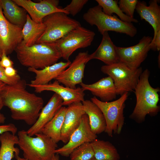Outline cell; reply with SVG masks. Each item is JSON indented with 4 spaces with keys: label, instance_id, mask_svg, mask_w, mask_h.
Masks as SVG:
<instances>
[{
    "label": "cell",
    "instance_id": "1",
    "mask_svg": "<svg viewBox=\"0 0 160 160\" xmlns=\"http://www.w3.org/2000/svg\"><path fill=\"white\" fill-rule=\"evenodd\" d=\"M26 85L21 79L13 85L5 84L0 92L4 106L10 110L12 118L32 126L38 118L44 102L42 97L27 91Z\"/></svg>",
    "mask_w": 160,
    "mask_h": 160
},
{
    "label": "cell",
    "instance_id": "2",
    "mask_svg": "<svg viewBox=\"0 0 160 160\" xmlns=\"http://www.w3.org/2000/svg\"><path fill=\"white\" fill-rule=\"evenodd\" d=\"M150 74L147 69L143 71L134 90L136 104L129 118L137 123L144 121L147 115L154 116L160 111L158 104L160 89L154 88L151 85L148 80Z\"/></svg>",
    "mask_w": 160,
    "mask_h": 160
},
{
    "label": "cell",
    "instance_id": "3",
    "mask_svg": "<svg viewBox=\"0 0 160 160\" xmlns=\"http://www.w3.org/2000/svg\"><path fill=\"white\" fill-rule=\"evenodd\" d=\"M15 51L21 65L36 69L52 65L61 58L54 42L37 43L28 47L22 41Z\"/></svg>",
    "mask_w": 160,
    "mask_h": 160
},
{
    "label": "cell",
    "instance_id": "4",
    "mask_svg": "<svg viewBox=\"0 0 160 160\" xmlns=\"http://www.w3.org/2000/svg\"><path fill=\"white\" fill-rule=\"evenodd\" d=\"M35 135L30 136L24 130L18 132V145L23 151L24 158L28 160H51L55 154L57 143L42 133Z\"/></svg>",
    "mask_w": 160,
    "mask_h": 160
},
{
    "label": "cell",
    "instance_id": "5",
    "mask_svg": "<svg viewBox=\"0 0 160 160\" xmlns=\"http://www.w3.org/2000/svg\"><path fill=\"white\" fill-rule=\"evenodd\" d=\"M83 18L91 25L96 26L102 35L111 31L133 37L137 32L136 28L132 23L124 22L117 16L105 14L98 5L89 8L83 15Z\"/></svg>",
    "mask_w": 160,
    "mask_h": 160
},
{
    "label": "cell",
    "instance_id": "6",
    "mask_svg": "<svg viewBox=\"0 0 160 160\" xmlns=\"http://www.w3.org/2000/svg\"><path fill=\"white\" fill-rule=\"evenodd\" d=\"M62 12L51 14L43 20L45 30L37 43H51L60 39L71 30L80 26V23Z\"/></svg>",
    "mask_w": 160,
    "mask_h": 160
},
{
    "label": "cell",
    "instance_id": "7",
    "mask_svg": "<svg viewBox=\"0 0 160 160\" xmlns=\"http://www.w3.org/2000/svg\"><path fill=\"white\" fill-rule=\"evenodd\" d=\"M128 97V92H125L117 100L109 102L102 101L95 96L91 98L104 115L106 123L104 132L109 136L112 137L113 134L121 133L124 121L125 102Z\"/></svg>",
    "mask_w": 160,
    "mask_h": 160
},
{
    "label": "cell",
    "instance_id": "8",
    "mask_svg": "<svg viewBox=\"0 0 160 160\" xmlns=\"http://www.w3.org/2000/svg\"><path fill=\"white\" fill-rule=\"evenodd\" d=\"M101 71L113 79L117 95L134 91L140 76L143 72L141 67L131 68L119 62L110 65L102 66Z\"/></svg>",
    "mask_w": 160,
    "mask_h": 160
},
{
    "label": "cell",
    "instance_id": "9",
    "mask_svg": "<svg viewBox=\"0 0 160 160\" xmlns=\"http://www.w3.org/2000/svg\"><path fill=\"white\" fill-rule=\"evenodd\" d=\"M95 34L81 26L71 30L54 42L61 57L67 61L76 50L90 46Z\"/></svg>",
    "mask_w": 160,
    "mask_h": 160
},
{
    "label": "cell",
    "instance_id": "10",
    "mask_svg": "<svg viewBox=\"0 0 160 160\" xmlns=\"http://www.w3.org/2000/svg\"><path fill=\"white\" fill-rule=\"evenodd\" d=\"M152 39L151 36H144L134 46L126 47H117L119 62L132 69L139 68L151 50L150 44Z\"/></svg>",
    "mask_w": 160,
    "mask_h": 160
},
{
    "label": "cell",
    "instance_id": "11",
    "mask_svg": "<svg viewBox=\"0 0 160 160\" xmlns=\"http://www.w3.org/2000/svg\"><path fill=\"white\" fill-rule=\"evenodd\" d=\"M97 137V135L91 131L88 116L85 114L81 118L79 126L72 134L68 143L56 149L55 154L69 156L74 149L85 143H91Z\"/></svg>",
    "mask_w": 160,
    "mask_h": 160
},
{
    "label": "cell",
    "instance_id": "12",
    "mask_svg": "<svg viewBox=\"0 0 160 160\" xmlns=\"http://www.w3.org/2000/svg\"><path fill=\"white\" fill-rule=\"evenodd\" d=\"M22 28L10 23L4 17L0 3V49L7 55L12 53L23 40Z\"/></svg>",
    "mask_w": 160,
    "mask_h": 160
},
{
    "label": "cell",
    "instance_id": "13",
    "mask_svg": "<svg viewBox=\"0 0 160 160\" xmlns=\"http://www.w3.org/2000/svg\"><path fill=\"white\" fill-rule=\"evenodd\" d=\"M88 52H80L76 56L67 68L55 79L60 84L70 88H76L82 82L86 64L89 61Z\"/></svg>",
    "mask_w": 160,
    "mask_h": 160
},
{
    "label": "cell",
    "instance_id": "14",
    "mask_svg": "<svg viewBox=\"0 0 160 160\" xmlns=\"http://www.w3.org/2000/svg\"><path fill=\"white\" fill-rule=\"evenodd\" d=\"M18 6L24 9L31 19L38 23H42L47 16L57 12H62L67 15V12L59 6L58 0H43L39 2L31 0H12Z\"/></svg>",
    "mask_w": 160,
    "mask_h": 160
},
{
    "label": "cell",
    "instance_id": "15",
    "mask_svg": "<svg viewBox=\"0 0 160 160\" xmlns=\"http://www.w3.org/2000/svg\"><path fill=\"white\" fill-rule=\"evenodd\" d=\"M37 93L51 91L58 95L63 100V105L68 106L75 103L82 102L84 100L85 93L81 87L75 89L64 87L56 80L53 83L43 85H31Z\"/></svg>",
    "mask_w": 160,
    "mask_h": 160
},
{
    "label": "cell",
    "instance_id": "16",
    "mask_svg": "<svg viewBox=\"0 0 160 160\" xmlns=\"http://www.w3.org/2000/svg\"><path fill=\"white\" fill-rule=\"evenodd\" d=\"M63 102L62 98L55 93L41 109L36 122L26 131L27 134L30 136H33L41 133L45 125L63 106Z\"/></svg>",
    "mask_w": 160,
    "mask_h": 160
},
{
    "label": "cell",
    "instance_id": "17",
    "mask_svg": "<svg viewBox=\"0 0 160 160\" xmlns=\"http://www.w3.org/2000/svg\"><path fill=\"white\" fill-rule=\"evenodd\" d=\"M85 114L82 102L74 103L67 107L61 130L60 141L65 144L68 143L72 134L79 126Z\"/></svg>",
    "mask_w": 160,
    "mask_h": 160
},
{
    "label": "cell",
    "instance_id": "18",
    "mask_svg": "<svg viewBox=\"0 0 160 160\" xmlns=\"http://www.w3.org/2000/svg\"><path fill=\"white\" fill-rule=\"evenodd\" d=\"M79 84L84 91H90L95 97H99L103 102L111 101L115 99L117 95L113 81L109 76L102 78L92 84H87L82 82Z\"/></svg>",
    "mask_w": 160,
    "mask_h": 160
},
{
    "label": "cell",
    "instance_id": "19",
    "mask_svg": "<svg viewBox=\"0 0 160 160\" xmlns=\"http://www.w3.org/2000/svg\"><path fill=\"white\" fill-rule=\"evenodd\" d=\"M102 35V40L99 47L93 53L89 55V60L98 59L106 65L119 62L117 47L112 41L108 32H104Z\"/></svg>",
    "mask_w": 160,
    "mask_h": 160
},
{
    "label": "cell",
    "instance_id": "20",
    "mask_svg": "<svg viewBox=\"0 0 160 160\" xmlns=\"http://www.w3.org/2000/svg\"><path fill=\"white\" fill-rule=\"evenodd\" d=\"M71 62L69 60L65 62L60 61L41 69L29 68L28 70L34 73L35 76L30 83L27 84L31 85H43L49 84L53 79H55L68 68Z\"/></svg>",
    "mask_w": 160,
    "mask_h": 160
},
{
    "label": "cell",
    "instance_id": "21",
    "mask_svg": "<svg viewBox=\"0 0 160 160\" xmlns=\"http://www.w3.org/2000/svg\"><path fill=\"white\" fill-rule=\"evenodd\" d=\"M158 2L159 0H151L147 6L145 1H138L135 9L141 19L145 20L153 27V37L160 31V7Z\"/></svg>",
    "mask_w": 160,
    "mask_h": 160
},
{
    "label": "cell",
    "instance_id": "22",
    "mask_svg": "<svg viewBox=\"0 0 160 160\" xmlns=\"http://www.w3.org/2000/svg\"><path fill=\"white\" fill-rule=\"evenodd\" d=\"M82 103L85 113L88 116L92 132L96 135L104 132L106 123L100 108L91 100H84Z\"/></svg>",
    "mask_w": 160,
    "mask_h": 160
},
{
    "label": "cell",
    "instance_id": "23",
    "mask_svg": "<svg viewBox=\"0 0 160 160\" xmlns=\"http://www.w3.org/2000/svg\"><path fill=\"white\" fill-rule=\"evenodd\" d=\"M3 12L5 18L11 23L23 28L27 18V12L13 0H0Z\"/></svg>",
    "mask_w": 160,
    "mask_h": 160
},
{
    "label": "cell",
    "instance_id": "24",
    "mask_svg": "<svg viewBox=\"0 0 160 160\" xmlns=\"http://www.w3.org/2000/svg\"><path fill=\"white\" fill-rule=\"evenodd\" d=\"M45 29V26L42 22L34 21L27 14L26 22L22 28L23 42L28 47L36 44Z\"/></svg>",
    "mask_w": 160,
    "mask_h": 160
},
{
    "label": "cell",
    "instance_id": "25",
    "mask_svg": "<svg viewBox=\"0 0 160 160\" xmlns=\"http://www.w3.org/2000/svg\"><path fill=\"white\" fill-rule=\"evenodd\" d=\"M96 160H119L120 157L115 147L111 143L96 139L91 143Z\"/></svg>",
    "mask_w": 160,
    "mask_h": 160
},
{
    "label": "cell",
    "instance_id": "26",
    "mask_svg": "<svg viewBox=\"0 0 160 160\" xmlns=\"http://www.w3.org/2000/svg\"><path fill=\"white\" fill-rule=\"evenodd\" d=\"M66 109L67 107L62 106L45 125L41 132L57 143L60 141L61 130Z\"/></svg>",
    "mask_w": 160,
    "mask_h": 160
},
{
    "label": "cell",
    "instance_id": "27",
    "mask_svg": "<svg viewBox=\"0 0 160 160\" xmlns=\"http://www.w3.org/2000/svg\"><path fill=\"white\" fill-rule=\"evenodd\" d=\"M18 137L9 132L0 135V160H12L15 156V153L19 152V150L15 147L18 143Z\"/></svg>",
    "mask_w": 160,
    "mask_h": 160
},
{
    "label": "cell",
    "instance_id": "28",
    "mask_svg": "<svg viewBox=\"0 0 160 160\" xmlns=\"http://www.w3.org/2000/svg\"><path fill=\"white\" fill-rule=\"evenodd\" d=\"M102 8L103 11L105 14L112 15L113 13L118 15L121 20L129 23H137L138 20L135 18H131L124 14L119 8L118 0H96Z\"/></svg>",
    "mask_w": 160,
    "mask_h": 160
},
{
    "label": "cell",
    "instance_id": "29",
    "mask_svg": "<svg viewBox=\"0 0 160 160\" xmlns=\"http://www.w3.org/2000/svg\"><path fill=\"white\" fill-rule=\"evenodd\" d=\"M70 160H91L94 153L91 143H85L74 149L70 154Z\"/></svg>",
    "mask_w": 160,
    "mask_h": 160
},
{
    "label": "cell",
    "instance_id": "30",
    "mask_svg": "<svg viewBox=\"0 0 160 160\" xmlns=\"http://www.w3.org/2000/svg\"><path fill=\"white\" fill-rule=\"evenodd\" d=\"M137 0H120L118 1L119 7L122 11L127 16L134 18V12Z\"/></svg>",
    "mask_w": 160,
    "mask_h": 160
},
{
    "label": "cell",
    "instance_id": "31",
    "mask_svg": "<svg viewBox=\"0 0 160 160\" xmlns=\"http://www.w3.org/2000/svg\"><path fill=\"white\" fill-rule=\"evenodd\" d=\"M88 1V0H72L69 4L63 8L68 15L70 14L74 16L81 11Z\"/></svg>",
    "mask_w": 160,
    "mask_h": 160
},
{
    "label": "cell",
    "instance_id": "32",
    "mask_svg": "<svg viewBox=\"0 0 160 160\" xmlns=\"http://www.w3.org/2000/svg\"><path fill=\"white\" fill-rule=\"evenodd\" d=\"M4 70L5 68L2 67L0 64V81L5 84L13 85L21 79L18 74L13 77L8 76L5 73Z\"/></svg>",
    "mask_w": 160,
    "mask_h": 160
},
{
    "label": "cell",
    "instance_id": "33",
    "mask_svg": "<svg viewBox=\"0 0 160 160\" xmlns=\"http://www.w3.org/2000/svg\"><path fill=\"white\" fill-rule=\"evenodd\" d=\"M151 49L154 51L160 50V31L158 32L155 36L153 38L150 44Z\"/></svg>",
    "mask_w": 160,
    "mask_h": 160
},
{
    "label": "cell",
    "instance_id": "34",
    "mask_svg": "<svg viewBox=\"0 0 160 160\" xmlns=\"http://www.w3.org/2000/svg\"><path fill=\"white\" fill-rule=\"evenodd\" d=\"M17 128L13 124L0 125V135L3 133L9 132L13 135H15L17 131Z\"/></svg>",
    "mask_w": 160,
    "mask_h": 160
},
{
    "label": "cell",
    "instance_id": "35",
    "mask_svg": "<svg viewBox=\"0 0 160 160\" xmlns=\"http://www.w3.org/2000/svg\"><path fill=\"white\" fill-rule=\"evenodd\" d=\"M7 55L5 52H2L0 60V64L4 68L13 66V62Z\"/></svg>",
    "mask_w": 160,
    "mask_h": 160
},
{
    "label": "cell",
    "instance_id": "36",
    "mask_svg": "<svg viewBox=\"0 0 160 160\" xmlns=\"http://www.w3.org/2000/svg\"><path fill=\"white\" fill-rule=\"evenodd\" d=\"M4 70L6 75L9 77H14L18 74L17 70L13 67V66L5 68Z\"/></svg>",
    "mask_w": 160,
    "mask_h": 160
},
{
    "label": "cell",
    "instance_id": "37",
    "mask_svg": "<svg viewBox=\"0 0 160 160\" xmlns=\"http://www.w3.org/2000/svg\"><path fill=\"white\" fill-rule=\"evenodd\" d=\"M6 117L3 114L0 113V124H3L5 122Z\"/></svg>",
    "mask_w": 160,
    "mask_h": 160
},
{
    "label": "cell",
    "instance_id": "38",
    "mask_svg": "<svg viewBox=\"0 0 160 160\" xmlns=\"http://www.w3.org/2000/svg\"><path fill=\"white\" fill-rule=\"evenodd\" d=\"M19 152L15 153V158L17 160H28L25 158L20 157L19 156Z\"/></svg>",
    "mask_w": 160,
    "mask_h": 160
},
{
    "label": "cell",
    "instance_id": "39",
    "mask_svg": "<svg viewBox=\"0 0 160 160\" xmlns=\"http://www.w3.org/2000/svg\"><path fill=\"white\" fill-rule=\"evenodd\" d=\"M4 106L2 97L0 92V111L2 109Z\"/></svg>",
    "mask_w": 160,
    "mask_h": 160
},
{
    "label": "cell",
    "instance_id": "40",
    "mask_svg": "<svg viewBox=\"0 0 160 160\" xmlns=\"http://www.w3.org/2000/svg\"><path fill=\"white\" fill-rule=\"evenodd\" d=\"M51 160H59V156L58 154H55L53 156Z\"/></svg>",
    "mask_w": 160,
    "mask_h": 160
},
{
    "label": "cell",
    "instance_id": "41",
    "mask_svg": "<svg viewBox=\"0 0 160 160\" xmlns=\"http://www.w3.org/2000/svg\"><path fill=\"white\" fill-rule=\"evenodd\" d=\"M5 85V84L0 81V92L1 90Z\"/></svg>",
    "mask_w": 160,
    "mask_h": 160
},
{
    "label": "cell",
    "instance_id": "42",
    "mask_svg": "<svg viewBox=\"0 0 160 160\" xmlns=\"http://www.w3.org/2000/svg\"><path fill=\"white\" fill-rule=\"evenodd\" d=\"M2 53L0 49V60L1 59V55Z\"/></svg>",
    "mask_w": 160,
    "mask_h": 160
},
{
    "label": "cell",
    "instance_id": "43",
    "mask_svg": "<svg viewBox=\"0 0 160 160\" xmlns=\"http://www.w3.org/2000/svg\"><path fill=\"white\" fill-rule=\"evenodd\" d=\"M91 160H96L95 159V158H94V159H92Z\"/></svg>",
    "mask_w": 160,
    "mask_h": 160
}]
</instances>
